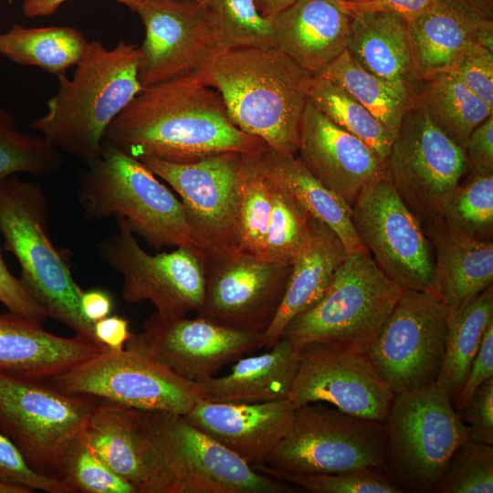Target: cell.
I'll list each match as a JSON object with an SVG mask.
<instances>
[{
    "label": "cell",
    "mask_w": 493,
    "mask_h": 493,
    "mask_svg": "<svg viewBox=\"0 0 493 493\" xmlns=\"http://www.w3.org/2000/svg\"><path fill=\"white\" fill-rule=\"evenodd\" d=\"M298 358L299 348L281 337L266 352L238 359L228 374L197 383L201 399L226 403L288 399Z\"/></svg>",
    "instance_id": "obj_29"
},
{
    "label": "cell",
    "mask_w": 493,
    "mask_h": 493,
    "mask_svg": "<svg viewBox=\"0 0 493 493\" xmlns=\"http://www.w3.org/2000/svg\"><path fill=\"white\" fill-rule=\"evenodd\" d=\"M43 381L0 372V430L34 470L60 479L65 454L85 432L98 399Z\"/></svg>",
    "instance_id": "obj_10"
},
{
    "label": "cell",
    "mask_w": 493,
    "mask_h": 493,
    "mask_svg": "<svg viewBox=\"0 0 493 493\" xmlns=\"http://www.w3.org/2000/svg\"><path fill=\"white\" fill-rule=\"evenodd\" d=\"M493 320V285L447 313L445 351L435 382L452 401L462 387L484 331Z\"/></svg>",
    "instance_id": "obj_34"
},
{
    "label": "cell",
    "mask_w": 493,
    "mask_h": 493,
    "mask_svg": "<svg viewBox=\"0 0 493 493\" xmlns=\"http://www.w3.org/2000/svg\"><path fill=\"white\" fill-rule=\"evenodd\" d=\"M432 493H492L493 446L471 440L461 445Z\"/></svg>",
    "instance_id": "obj_44"
},
{
    "label": "cell",
    "mask_w": 493,
    "mask_h": 493,
    "mask_svg": "<svg viewBox=\"0 0 493 493\" xmlns=\"http://www.w3.org/2000/svg\"><path fill=\"white\" fill-rule=\"evenodd\" d=\"M415 101L441 131L464 149L471 132L493 114V108L451 72L421 81Z\"/></svg>",
    "instance_id": "obj_33"
},
{
    "label": "cell",
    "mask_w": 493,
    "mask_h": 493,
    "mask_svg": "<svg viewBox=\"0 0 493 493\" xmlns=\"http://www.w3.org/2000/svg\"><path fill=\"white\" fill-rule=\"evenodd\" d=\"M490 378H493V320L488 324L465 382L453 400L456 410L459 412L477 387Z\"/></svg>",
    "instance_id": "obj_49"
},
{
    "label": "cell",
    "mask_w": 493,
    "mask_h": 493,
    "mask_svg": "<svg viewBox=\"0 0 493 493\" xmlns=\"http://www.w3.org/2000/svg\"><path fill=\"white\" fill-rule=\"evenodd\" d=\"M0 302L10 312L42 323L47 317V311L36 301L25 288L20 278L7 268L0 252Z\"/></svg>",
    "instance_id": "obj_48"
},
{
    "label": "cell",
    "mask_w": 493,
    "mask_h": 493,
    "mask_svg": "<svg viewBox=\"0 0 493 493\" xmlns=\"http://www.w3.org/2000/svg\"><path fill=\"white\" fill-rule=\"evenodd\" d=\"M265 464L299 474L362 468L386 471L384 425L327 403L306 404L295 408L290 429Z\"/></svg>",
    "instance_id": "obj_9"
},
{
    "label": "cell",
    "mask_w": 493,
    "mask_h": 493,
    "mask_svg": "<svg viewBox=\"0 0 493 493\" xmlns=\"http://www.w3.org/2000/svg\"><path fill=\"white\" fill-rule=\"evenodd\" d=\"M394 396L367 352L325 341L299 347L298 368L288 397L294 408L322 402L351 415L383 423Z\"/></svg>",
    "instance_id": "obj_18"
},
{
    "label": "cell",
    "mask_w": 493,
    "mask_h": 493,
    "mask_svg": "<svg viewBox=\"0 0 493 493\" xmlns=\"http://www.w3.org/2000/svg\"><path fill=\"white\" fill-rule=\"evenodd\" d=\"M189 1H194V2L204 4L206 0H189Z\"/></svg>",
    "instance_id": "obj_58"
},
{
    "label": "cell",
    "mask_w": 493,
    "mask_h": 493,
    "mask_svg": "<svg viewBox=\"0 0 493 493\" xmlns=\"http://www.w3.org/2000/svg\"><path fill=\"white\" fill-rule=\"evenodd\" d=\"M106 350L76 335L52 334L41 323L10 311L0 315V372L5 374L51 379Z\"/></svg>",
    "instance_id": "obj_25"
},
{
    "label": "cell",
    "mask_w": 493,
    "mask_h": 493,
    "mask_svg": "<svg viewBox=\"0 0 493 493\" xmlns=\"http://www.w3.org/2000/svg\"><path fill=\"white\" fill-rule=\"evenodd\" d=\"M84 164L79 200L86 219L120 216L156 251L185 247L207 258L181 200L140 160L103 141L99 155Z\"/></svg>",
    "instance_id": "obj_5"
},
{
    "label": "cell",
    "mask_w": 493,
    "mask_h": 493,
    "mask_svg": "<svg viewBox=\"0 0 493 493\" xmlns=\"http://www.w3.org/2000/svg\"><path fill=\"white\" fill-rule=\"evenodd\" d=\"M447 310L430 291L404 290L367 354L394 395L435 382L443 360Z\"/></svg>",
    "instance_id": "obj_14"
},
{
    "label": "cell",
    "mask_w": 493,
    "mask_h": 493,
    "mask_svg": "<svg viewBox=\"0 0 493 493\" xmlns=\"http://www.w3.org/2000/svg\"><path fill=\"white\" fill-rule=\"evenodd\" d=\"M270 170L271 213L266 236V259L291 263L307 236L311 216Z\"/></svg>",
    "instance_id": "obj_41"
},
{
    "label": "cell",
    "mask_w": 493,
    "mask_h": 493,
    "mask_svg": "<svg viewBox=\"0 0 493 493\" xmlns=\"http://www.w3.org/2000/svg\"><path fill=\"white\" fill-rule=\"evenodd\" d=\"M35 492L28 487L9 482L0 478V493H33Z\"/></svg>",
    "instance_id": "obj_57"
},
{
    "label": "cell",
    "mask_w": 493,
    "mask_h": 493,
    "mask_svg": "<svg viewBox=\"0 0 493 493\" xmlns=\"http://www.w3.org/2000/svg\"><path fill=\"white\" fill-rule=\"evenodd\" d=\"M142 493H294L299 488L254 469L184 415L137 410Z\"/></svg>",
    "instance_id": "obj_4"
},
{
    "label": "cell",
    "mask_w": 493,
    "mask_h": 493,
    "mask_svg": "<svg viewBox=\"0 0 493 493\" xmlns=\"http://www.w3.org/2000/svg\"><path fill=\"white\" fill-rule=\"evenodd\" d=\"M427 235L435 251L432 292L447 313L460 309L493 285V241L477 239L449 229L443 222Z\"/></svg>",
    "instance_id": "obj_28"
},
{
    "label": "cell",
    "mask_w": 493,
    "mask_h": 493,
    "mask_svg": "<svg viewBox=\"0 0 493 493\" xmlns=\"http://www.w3.org/2000/svg\"><path fill=\"white\" fill-rule=\"evenodd\" d=\"M351 208L356 233L383 272L403 289L432 292V241L388 176L366 186Z\"/></svg>",
    "instance_id": "obj_13"
},
{
    "label": "cell",
    "mask_w": 493,
    "mask_h": 493,
    "mask_svg": "<svg viewBox=\"0 0 493 493\" xmlns=\"http://www.w3.org/2000/svg\"><path fill=\"white\" fill-rule=\"evenodd\" d=\"M404 290L383 272L368 250L348 253L322 298L294 317L281 337L298 348L309 341H325L367 352Z\"/></svg>",
    "instance_id": "obj_7"
},
{
    "label": "cell",
    "mask_w": 493,
    "mask_h": 493,
    "mask_svg": "<svg viewBox=\"0 0 493 493\" xmlns=\"http://www.w3.org/2000/svg\"><path fill=\"white\" fill-rule=\"evenodd\" d=\"M80 304L83 315L92 323L108 317L113 306L110 294L101 289L83 291Z\"/></svg>",
    "instance_id": "obj_53"
},
{
    "label": "cell",
    "mask_w": 493,
    "mask_h": 493,
    "mask_svg": "<svg viewBox=\"0 0 493 493\" xmlns=\"http://www.w3.org/2000/svg\"><path fill=\"white\" fill-rule=\"evenodd\" d=\"M480 16L493 19V0H462Z\"/></svg>",
    "instance_id": "obj_56"
},
{
    "label": "cell",
    "mask_w": 493,
    "mask_h": 493,
    "mask_svg": "<svg viewBox=\"0 0 493 493\" xmlns=\"http://www.w3.org/2000/svg\"><path fill=\"white\" fill-rule=\"evenodd\" d=\"M60 479L73 493H137L131 483L112 471L94 452L85 432L69 445Z\"/></svg>",
    "instance_id": "obj_43"
},
{
    "label": "cell",
    "mask_w": 493,
    "mask_h": 493,
    "mask_svg": "<svg viewBox=\"0 0 493 493\" xmlns=\"http://www.w3.org/2000/svg\"><path fill=\"white\" fill-rule=\"evenodd\" d=\"M414 72L419 81L449 72L475 43L493 49V19L462 0H439L408 22Z\"/></svg>",
    "instance_id": "obj_23"
},
{
    "label": "cell",
    "mask_w": 493,
    "mask_h": 493,
    "mask_svg": "<svg viewBox=\"0 0 493 493\" xmlns=\"http://www.w3.org/2000/svg\"><path fill=\"white\" fill-rule=\"evenodd\" d=\"M465 152L473 173H493V114L470 134Z\"/></svg>",
    "instance_id": "obj_50"
},
{
    "label": "cell",
    "mask_w": 493,
    "mask_h": 493,
    "mask_svg": "<svg viewBox=\"0 0 493 493\" xmlns=\"http://www.w3.org/2000/svg\"><path fill=\"white\" fill-rule=\"evenodd\" d=\"M260 333L223 327L196 317L171 318L157 312L131 333L126 349L142 353L195 383L214 377L228 363L262 348Z\"/></svg>",
    "instance_id": "obj_19"
},
{
    "label": "cell",
    "mask_w": 493,
    "mask_h": 493,
    "mask_svg": "<svg viewBox=\"0 0 493 493\" xmlns=\"http://www.w3.org/2000/svg\"><path fill=\"white\" fill-rule=\"evenodd\" d=\"M442 222L455 232L492 240L493 173L471 172L448 200Z\"/></svg>",
    "instance_id": "obj_40"
},
{
    "label": "cell",
    "mask_w": 493,
    "mask_h": 493,
    "mask_svg": "<svg viewBox=\"0 0 493 493\" xmlns=\"http://www.w3.org/2000/svg\"><path fill=\"white\" fill-rule=\"evenodd\" d=\"M272 22L276 47L312 76L347 49L351 14L342 0H297Z\"/></svg>",
    "instance_id": "obj_24"
},
{
    "label": "cell",
    "mask_w": 493,
    "mask_h": 493,
    "mask_svg": "<svg viewBox=\"0 0 493 493\" xmlns=\"http://www.w3.org/2000/svg\"><path fill=\"white\" fill-rule=\"evenodd\" d=\"M294 413L288 399L260 403L200 400L184 416L253 467L267 462L290 429Z\"/></svg>",
    "instance_id": "obj_22"
},
{
    "label": "cell",
    "mask_w": 493,
    "mask_h": 493,
    "mask_svg": "<svg viewBox=\"0 0 493 493\" xmlns=\"http://www.w3.org/2000/svg\"><path fill=\"white\" fill-rule=\"evenodd\" d=\"M263 155L309 215L337 235L347 253L367 250L354 228L351 206L321 184L297 155L281 154L269 149L264 151Z\"/></svg>",
    "instance_id": "obj_31"
},
{
    "label": "cell",
    "mask_w": 493,
    "mask_h": 493,
    "mask_svg": "<svg viewBox=\"0 0 493 493\" xmlns=\"http://www.w3.org/2000/svg\"><path fill=\"white\" fill-rule=\"evenodd\" d=\"M0 478L30 488L34 491L73 493L62 480L34 470L17 446L0 430Z\"/></svg>",
    "instance_id": "obj_45"
},
{
    "label": "cell",
    "mask_w": 493,
    "mask_h": 493,
    "mask_svg": "<svg viewBox=\"0 0 493 493\" xmlns=\"http://www.w3.org/2000/svg\"><path fill=\"white\" fill-rule=\"evenodd\" d=\"M85 435L100 459L142 493L144 468L137 409L98 399Z\"/></svg>",
    "instance_id": "obj_30"
},
{
    "label": "cell",
    "mask_w": 493,
    "mask_h": 493,
    "mask_svg": "<svg viewBox=\"0 0 493 493\" xmlns=\"http://www.w3.org/2000/svg\"><path fill=\"white\" fill-rule=\"evenodd\" d=\"M243 154L226 152L191 163L140 161L179 195L197 239L212 254L238 252Z\"/></svg>",
    "instance_id": "obj_15"
},
{
    "label": "cell",
    "mask_w": 493,
    "mask_h": 493,
    "mask_svg": "<svg viewBox=\"0 0 493 493\" xmlns=\"http://www.w3.org/2000/svg\"><path fill=\"white\" fill-rule=\"evenodd\" d=\"M140 61L137 45L121 41L106 48L89 41L72 78L58 77L46 113L28 126L61 152L89 162L100 152L109 125L143 89Z\"/></svg>",
    "instance_id": "obj_3"
},
{
    "label": "cell",
    "mask_w": 493,
    "mask_h": 493,
    "mask_svg": "<svg viewBox=\"0 0 493 493\" xmlns=\"http://www.w3.org/2000/svg\"><path fill=\"white\" fill-rule=\"evenodd\" d=\"M89 41L71 26L25 27L16 24L0 34V55L16 64L66 75L86 53Z\"/></svg>",
    "instance_id": "obj_32"
},
{
    "label": "cell",
    "mask_w": 493,
    "mask_h": 493,
    "mask_svg": "<svg viewBox=\"0 0 493 493\" xmlns=\"http://www.w3.org/2000/svg\"><path fill=\"white\" fill-rule=\"evenodd\" d=\"M383 425L393 474L414 492H431L456 450L470 440L468 425L435 381L395 395Z\"/></svg>",
    "instance_id": "obj_8"
},
{
    "label": "cell",
    "mask_w": 493,
    "mask_h": 493,
    "mask_svg": "<svg viewBox=\"0 0 493 493\" xmlns=\"http://www.w3.org/2000/svg\"><path fill=\"white\" fill-rule=\"evenodd\" d=\"M347 255L337 235L328 226L311 217L307 236L291 262L279 309L263 333L262 348L273 347L288 323L322 298Z\"/></svg>",
    "instance_id": "obj_26"
},
{
    "label": "cell",
    "mask_w": 493,
    "mask_h": 493,
    "mask_svg": "<svg viewBox=\"0 0 493 493\" xmlns=\"http://www.w3.org/2000/svg\"><path fill=\"white\" fill-rule=\"evenodd\" d=\"M439 0H342L349 11H372L394 14L410 22Z\"/></svg>",
    "instance_id": "obj_51"
},
{
    "label": "cell",
    "mask_w": 493,
    "mask_h": 493,
    "mask_svg": "<svg viewBox=\"0 0 493 493\" xmlns=\"http://www.w3.org/2000/svg\"><path fill=\"white\" fill-rule=\"evenodd\" d=\"M258 11L266 17L272 18L297 0H254Z\"/></svg>",
    "instance_id": "obj_55"
},
{
    "label": "cell",
    "mask_w": 493,
    "mask_h": 493,
    "mask_svg": "<svg viewBox=\"0 0 493 493\" xmlns=\"http://www.w3.org/2000/svg\"><path fill=\"white\" fill-rule=\"evenodd\" d=\"M349 13L350 54L367 71L415 99L421 81L414 72L408 21L385 12Z\"/></svg>",
    "instance_id": "obj_27"
},
{
    "label": "cell",
    "mask_w": 493,
    "mask_h": 493,
    "mask_svg": "<svg viewBox=\"0 0 493 493\" xmlns=\"http://www.w3.org/2000/svg\"><path fill=\"white\" fill-rule=\"evenodd\" d=\"M308 100L331 122L356 136L386 163L395 133L344 89L320 76H312Z\"/></svg>",
    "instance_id": "obj_36"
},
{
    "label": "cell",
    "mask_w": 493,
    "mask_h": 493,
    "mask_svg": "<svg viewBox=\"0 0 493 493\" xmlns=\"http://www.w3.org/2000/svg\"><path fill=\"white\" fill-rule=\"evenodd\" d=\"M62 164L60 151L41 135L19 131L13 113L0 105V183L19 173L52 174Z\"/></svg>",
    "instance_id": "obj_39"
},
{
    "label": "cell",
    "mask_w": 493,
    "mask_h": 493,
    "mask_svg": "<svg viewBox=\"0 0 493 493\" xmlns=\"http://www.w3.org/2000/svg\"><path fill=\"white\" fill-rule=\"evenodd\" d=\"M221 95L233 122L269 150L297 155L312 75L276 47L218 52L195 73Z\"/></svg>",
    "instance_id": "obj_2"
},
{
    "label": "cell",
    "mask_w": 493,
    "mask_h": 493,
    "mask_svg": "<svg viewBox=\"0 0 493 493\" xmlns=\"http://www.w3.org/2000/svg\"><path fill=\"white\" fill-rule=\"evenodd\" d=\"M316 76L344 89L395 134L405 111L415 101L363 68L347 49Z\"/></svg>",
    "instance_id": "obj_35"
},
{
    "label": "cell",
    "mask_w": 493,
    "mask_h": 493,
    "mask_svg": "<svg viewBox=\"0 0 493 493\" xmlns=\"http://www.w3.org/2000/svg\"><path fill=\"white\" fill-rule=\"evenodd\" d=\"M449 72L493 108V49L479 43L471 45Z\"/></svg>",
    "instance_id": "obj_46"
},
{
    "label": "cell",
    "mask_w": 493,
    "mask_h": 493,
    "mask_svg": "<svg viewBox=\"0 0 493 493\" xmlns=\"http://www.w3.org/2000/svg\"><path fill=\"white\" fill-rule=\"evenodd\" d=\"M458 413L471 441L493 446V378L478 386Z\"/></svg>",
    "instance_id": "obj_47"
},
{
    "label": "cell",
    "mask_w": 493,
    "mask_h": 493,
    "mask_svg": "<svg viewBox=\"0 0 493 493\" xmlns=\"http://www.w3.org/2000/svg\"><path fill=\"white\" fill-rule=\"evenodd\" d=\"M297 156L321 184L351 206L366 186L387 175L386 163L372 148L331 122L309 100Z\"/></svg>",
    "instance_id": "obj_21"
},
{
    "label": "cell",
    "mask_w": 493,
    "mask_h": 493,
    "mask_svg": "<svg viewBox=\"0 0 493 493\" xmlns=\"http://www.w3.org/2000/svg\"><path fill=\"white\" fill-rule=\"evenodd\" d=\"M68 0H22L21 9L28 18L47 16L54 14ZM133 9L137 0H115Z\"/></svg>",
    "instance_id": "obj_54"
},
{
    "label": "cell",
    "mask_w": 493,
    "mask_h": 493,
    "mask_svg": "<svg viewBox=\"0 0 493 493\" xmlns=\"http://www.w3.org/2000/svg\"><path fill=\"white\" fill-rule=\"evenodd\" d=\"M258 472L276 477L312 493H401L403 489L383 469L362 468L342 472L299 474L271 467H253Z\"/></svg>",
    "instance_id": "obj_42"
},
{
    "label": "cell",
    "mask_w": 493,
    "mask_h": 493,
    "mask_svg": "<svg viewBox=\"0 0 493 493\" xmlns=\"http://www.w3.org/2000/svg\"><path fill=\"white\" fill-rule=\"evenodd\" d=\"M94 332L100 343L112 351L124 349L131 332L129 320L118 316H108L94 323Z\"/></svg>",
    "instance_id": "obj_52"
},
{
    "label": "cell",
    "mask_w": 493,
    "mask_h": 493,
    "mask_svg": "<svg viewBox=\"0 0 493 493\" xmlns=\"http://www.w3.org/2000/svg\"><path fill=\"white\" fill-rule=\"evenodd\" d=\"M205 262V296L197 317L236 330L263 334L283 299L291 263L252 255L212 254Z\"/></svg>",
    "instance_id": "obj_17"
},
{
    "label": "cell",
    "mask_w": 493,
    "mask_h": 493,
    "mask_svg": "<svg viewBox=\"0 0 493 493\" xmlns=\"http://www.w3.org/2000/svg\"><path fill=\"white\" fill-rule=\"evenodd\" d=\"M70 395L126 407L185 415L201 399L199 385L135 351H103L52 377Z\"/></svg>",
    "instance_id": "obj_12"
},
{
    "label": "cell",
    "mask_w": 493,
    "mask_h": 493,
    "mask_svg": "<svg viewBox=\"0 0 493 493\" xmlns=\"http://www.w3.org/2000/svg\"><path fill=\"white\" fill-rule=\"evenodd\" d=\"M145 27L139 80L148 88L194 74L220 52L204 4L189 0H137Z\"/></svg>",
    "instance_id": "obj_20"
},
{
    "label": "cell",
    "mask_w": 493,
    "mask_h": 493,
    "mask_svg": "<svg viewBox=\"0 0 493 493\" xmlns=\"http://www.w3.org/2000/svg\"><path fill=\"white\" fill-rule=\"evenodd\" d=\"M118 231L98 244L101 259L122 275V297L130 303L151 301L163 317L198 312L205 296L204 259L194 251L176 247L171 252L147 253L122 217Z\"/></svg>",
    "instance_id": "obj_16"
},
{
    "label": "cell",
    "mask_w": 493,
    "mask_h": 493,
    "mask_svg": "<svg viewBox=\"0 0 493 493\" xmlns=\"http://www.w3.org/2000/svg\"><path fill=\"white\" fill-rule=\"evenodd\" d=\"M263 152L264 151L243 154L238 252L266 259V236L271 213L272 173Z\"/></svg>",
    "instance_id": "obj_37"
},
{
    "label": "cell",
    "mask_w": 493,
    "mask_h": 493,
    "mask_svg": "<svg viewBox=\"0 0 493 493\" xmlns=\"http://www.w3.org/2000/svg\"><path fill=\"white\" fill-rule=\"evenodd\" d=\"M47 220V201L41 185L16 175L0 183L4 249L16 257L25 288L48 317L69 327L76 336L103 347L95 335L94 323L82 313L83 290L55 248Z\"/></svg>",
    "instance_id": "obj_6"
},
{
    "label": "cell",
    "mask_w": 493,
    "mask_h": 493,
    "mask_svg": "<svg viewBox=\"0 0 493 493\" xmlns=\"http://www.w3.org/2000/svg\"><path fill=\"white\" fill-rule=\"evenodd\" d=\"M387 176L426 234L470 171L465 149L414 101L405 111L386 161Z\"/></svg>",
    "instance_id": "obj_11"
},
{
    "label": "cell",
    "mask_w": 493,
    "mask_h": 493,
    "mask_svg": "<svg viewBox=\"0 0 493 493\" xmlns=\"http://www.w3.org/2000/svg\"><path fill=\"white\" fill-rule=\"evenodd\" d=\"M103 141L138 160L179 164L268 149L233 122L219 92L195 73L143 88L111 121Z\"/></svg>",
    "instance_id": "obj_1"
},
{
    "label": "cell",
    "mask_w": 493,
    "mask_h": 493,
    "mask_svg": "<svg viewBox=\"0 0 493 493\" xmlns=\"http://www.w3.org/2000/svg\"><path fill=\"white\" fill-rule=\"evenodd\" d=\"M204 5L220 52L276 47L272 18L264 16L254 0H206Z\"/></svg>",
    "instance_id": "obj_38"
}]
</instances>
